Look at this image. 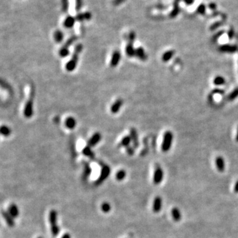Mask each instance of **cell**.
<instances>
[{"label": "cell", "instance_id": "ba28073f", "mask_svg": "<svg viewBox=\"0 0 238 238\" xmlns=\"http://www.w3.org/2000/svg\"><path fill=\"white\" fill-rule=\"evenodd\" d=\"M163 171L160 167L158 166L156 169L155 171H154V183L156 185H158V184L161 183V181H163Z\"/></svg>", "mask_w": 238, "mask_h": 238}, {"label": "cell", "instance_id": "836d02e7", "mask_svg": "<svg viewBox=\"0 0 238 238\" xmlns=\"http://www.w3.org/2000/svg\"><path fill=\"white\" fill-rule=\"evenodd\" d=\"M91 173V168L89 165H85V171H84V176L87 177L89 175V173Z\"/></svg>", "mask_w": 238, "mask_h": 238}, {"label": "cell", "instance_id": "9c48e42d", "mask_svg": "<svg viewBox=\"0 0 238 238\" xmlns=\"http://www.w3.org/2000/svg\"><path fill=\"white\" fill-rule=\"evenodd\" d=\"M101 140V134L99 132H95L93 134V136L91 137L89 140L87 142V146L90 148L94 147L99 144V142Z\"/></svg>", "mask_w": 238, "mask_h": 238}, {"label": "cell", "instance_id": "e575fe53", "mask_svg": "<svg viewBox=\"0 0 238 238\" xmlns=\"http://www.w3.org/2000/svg\"><path fill=\"white\" fill-rule=\"evenodd\" d=\"M234 192L238 193V180L235 182V185H234Z\"/></svg>", "mask_w": 238, "mask_h": 238}, {"label": "cell", "instance_id": "d6a6232c", "mask_svg": "<svg viewBox=\"0 0 238 238\" xmlns=\"http://www.w3.org/2000/svg\"><path fill=\"white\" fill-rule=\"evenodd\" d=\"M126 151L127 153H128V155L130 156H133L134 154V147H131V146H128L126 148Z\"/></svg>", "mask_w": 238, "mask_h": 238}, {"label": "cell", "instance_id": "30bf717a", "mask_svg": "<svg viewBox=\"0 0 238 238\" xmlns=\"http://www.w3.org/2000/svg\"><path fill=\"white\" fill-rule=\"evenodd\" d=\"M130 136L131 138V141L133 144L134 148H138L139 146V141H138V135L136 130L134 128H132L130 131Z\"/></svg>", "mask_w": 238, "mask_h": 238}, {"label": "cell", "instance_id": "44dd1931", "mask_svg": "<svg viewBox=\"0 0 238 238\" xmlns=\"http://www.w3.org/2000/svg\"><path fill=\"white\" fill-rule=\"evenodd\" d=\"M49 221H50L51 226L56 225V221H57V212L54 210L50 211L49 214Z\"/></svg>", "mask_w": 238, "mask_h": 238}, {"label": "cell", "instance_id": "1f68e13d", "mask_svg": "<svg viewBox=\"0 0 238 238\" xmlns=\"http://www.w3.org/2000/svg\"><path fill=\"white\" fill-rule=\"evenodd\" d=\"M51 232H52V234L54 236H56L60 233V228H59L57 225L51 226Z\"/></svg>", "mask_w": 238, "mask_h": 238}, {"label": "cell", "instance_id": "74e56055", "mask_svg": "<svg viewBox=\"0 0 238 238\" xmlns=\"http://www.w3.org/2000/svg\"><path fill=\"white\" fill-rule=\"evenodd\" d=\"M236 141L238 142V129H237V134H236Z\"/></svg>", "mask_w": 238, "mask_h": 238}, {"label": "cell", "instance_id": "4fadbf2b", "mask_svg": "<svg viewBox=\"0 0 238 238\" xmlns=\"http://www.w3.org/2000/svg\"><path fill=\"white\" fill-rule=\"evenodd\" d=\"M162 208V199L160 197H157L155 198L153 202V211L155 213H158Z\"/></svg>", "mask_w": 238, "mask_h": 238}, {"label": "cell", "instance_id": "484cf974", "mask_svg": "<svg viewBox=\"0 0 238 238\" xmlns=\"http://www.w3.org/2000/svg\"><path fill=\"white\" fill-rule=\"evenodd\" d=\"M11 129L8 126H5V125L0 126V134L3 135V136H8L11 134Z\"/></svg>", "mask_w": 238, "mask_h": 238}, {"label": "cell", "instance_id": "cb8c5ba5", "mask_svg": "<svg viewBox=\"0 0 238 238\" xmlns=\"http://www.w3.org/2000/svg\"><path fill=\"white\" fill-rule=\"evenodd\" d=\"M82 153L84 156L89 157V158L93 159L95 158L94 153H93V151L91 150V148H90L89 146H85L83 149L82 150Z\"/></svg>", "mask_w": 238, "mask_h": 238}, {"label": "cell", "instance_id": "8992f818", "mask_svg": "<svg viewBox=\"0 0 238 238\" xmlns=\"http://www.w3.org/2000/svg\"><path fill=\"white\" fill-rule=\"evenodd\" d=\"M110 173V169L108 165H103L101 169V175L99 176V177L98 178V179L97 180L96 182H95V185H99L100 184H101L103 181L106 179L109 176Z\"/></svg>", "mask_w": 238, "mask_h": 238}, {"label": "cell", "instance_id": "9a60e30c", "mask_svg": "<svg viewBox=\"0 0 238 238\" xmlns=\"http://www.w3.org/2000/svg\"><path fill=\"white\" fill-rule=\"evenodd\" d=\"M135 56L142 61H146L147 58H148V56H147L145 50H144V49L142 47H138V48L136 49Z\"/></svg>", "mask_w": 238, "mask_h": 238}, {"label": "cell", "instance_id": "3957f363", "mask_svg": "<svg viewBox=\"0 0 238 238\" xmlns=\"http://www.w3.org/2000/svg\"><path fill=\"white\" fill-rule=\"evenodd\" d=\"M173 136L172 132L167 131L163 135L162 144H161V149L164 152L168 151L170 149L172 145Z\"/></svg>", "mask_w": 238, "mask_h": 238}, {"label": "cell", "instance_id": "7402d4cb", "mask_svg": "<svg viewBox=\"0 0 238 238\" xmlns=\"http://www.w3.org/2000/svg\"><path fill=\"white\" fill-rule=\"evenodd\" d=\"M131 138L130 136H125L121 140V141L119 143V147H125V148H127V147L130 146V144L131 142Z\"/></svg>", "mask_w": 238, "mask_h": 238}, {"label": "cell", "instance_id": "5bb4252c", "mask_svg": "<svg viewBox=\"0 0 238 238\" xmlns=\"http://www.w3.org/2000/svg\"><path fill=\"white\" fill-rule=\"evenodd\" d=\"M220 52H228V53H234L237 50V46L235 45H225L223 46H220L219 48Z\"/></svg>", "mask_w": 238, "mask_h": 238}, {"label": "cell", "instance_id": "6da1fadb", "mask_svg": "<svg viewBox=\"0 0 238 238\" xmlns=\"http://www.w3.org/2000/svg\"><path fill=\"white\" fill-rule=\"evenodd\" d=\"M83 45L82 44H79L75 47L74 50H73V55L70 60L68 61L66 65V70L68 72H73L75 70L76 66L77 65L78 60H79V56L81 52L83 50Z\"/></svg>", "mask_w": 238, "mask_h": 238}, {"label": "cell", "instance_id": "f546056e", "mask_svg": "<svg viewBox=\"0 0 238 238\" xmlns=\"http://www.w3.org/2000/svg\"><path fill=\"white\" fill-rule=\"evenodd\" d=\"M237 97H238V88H236V89H235L231 93H230L229 96L228 97V99L229 101H232L235 99V98H237Z\"/></svg>", "mask_w": 238, "mask_h": 238}, {"label": "cell", "instance_id": "7a4b0ae2", "mask_svg": "<svg viewBox=\"0 0 238 238\" xmlns=\"http://www.w3.org/2000/svg\"><path fill=\"white\" fill-rule=\"evenodd\" d=\"M34 97H35V89L34 88L31 89L30 97L27 101L24 108V116L27 119H30L33 115V106H34Z\"/></svg>", "mask_w": 238, "mask_h": 238}, {"label": "cell", "instance_id": "d590c367", "mask_svg": "<svg viewBox=\"0 0 238 238\" xmlns=\"http://www.w3.org/2000/svg\"><path fill=\"white\" fill-rule=\"evenodd\" d=\"M185 3L187 5H191L194 2V0H184Z\"/></svg>", "mask_w": 238, "mask_h": 238}, {"label": "cell", "instance_id": "ffe728a7", "mask_svg": "<svg viewBox=\"0 0 238 238\" xmlns=\"http://www.w3.org/2000/svg\"><path fill=\"white\" fill-rule=\"evenodd\" d=\"M171 216H172L173 219L175 222H179L181 220V217H182L181 211L179 210V208L176 207L172 208V210H171Z\"/></svg>", "mask_w": 238, "mask_h": 238}, {"label": "cell", "instance_id": "83f0119b", "mask_svg": "<svg viewBox=\"0 0 238 238\" xmlns=\"http://www.w3.org/2000/svg\"><path fill=\"white\" fill-rule=\"evenodd\" d=\"M126 171L124 170H120L116 174V178L118 181H122L126 177Z\"/></svg>", "mask_w": 238, "mask_h": 238}, {"label": "cell", "instance_id": "2e32d148", "mask_svg": "<svg viewBox=\"0 0 238 238\" xmlns=\"http://www.w3.org/2000/svg\"><path fill=\"white\" fill-rule=\"evenodd\" d=\"M2 216L4 218V219L6 220L7 225L10 227H13L15 225V222L13 220V218L11 216V214H9L8 212H6V211L3 210L2 211Z\"/></svg>", "mask_w": 238, "mask_h": 238}, {"label": "cell", "instance_id": "e0dca14e", "mask_svg": "<svg viewBox=\"0 0 238 238\" xmlns=\"http://www.w3.org/2000/svg\"><path fill=\"white\" fill-rule=\"evenodd\" d=\"M76 124H77V122L76 120L73 117H68L66 119L65 121V125L66 128L69 130H73L75 128Z\"/></svg>", "mask_w": 238, "mask_h": 238}, {"label": "cell", "instance_id": "5b68a950", "mask_svg": "<svg viewBox=\"0 0 238 238\" xmlns=\"http://www.w3.org/2000/svg\"><path fill=\"white\" fill-rule=\"evenodd\" d=\"M75 40V37L74 36H72L70 38L68 39L67 42L64 44L62 48H60V51H59V54L62 58L67 57V56L70 54V50L69 48L70 47V46L72 45V43Z\"/></svg>", "mask_w": 238, "mask_h": 238}, {"label": "cell", "instance_id": "ac0fdd59", "mask_svg": "<svg viewBox=\"0 0 238 238\" xmlns=\"http://www.w3.org/2000/svg\"><path fill=\"white\" fill-rule=\"evenodd\" d=\"M75 23V18L73 17L72 16H68V17L65 19L64 21L63 24L64 27L66 29H71L72 28L73 25Z\"/></svg>", "mask_w": 238, "mask_h": 238}, {"label": "cell", "instance_id": "f1b7e54d", "mask_svg": "<svg viewBox=\"0 0 238 238\" xmlns=\"http://www.w3.org/2000/svg\"><path fill=\"white\" fill-rule=\"evenodd\" d=\"M206 10H207V7H206V6L204 3H200L197 9V13L200 15L204 14L206 13Z\"/></svg>", "mask_w": 238, "mask_h": 238}, {"label": "cell", "instance_id": "d4e9b609", "mask_svg": "<svg viewBox=\"0 0 238 238\" xmlns=\"http://www.w3.org/2000/svg\"><path fill=\"white\" fill-rule=\"evenodd\" d=\"M174 55V51L173 50H168L166 51L165 53H163V54L162 55V59L163 62H168L171 59V58L173 57V56Z\"/></svg>", "mask_w": 238, "mask_h": 238}, {"label": "cell", "instance_id": "277c9868", "mask_svg": "<svg viewBox=\"0 0 238 238\" xmlns=\"http://www.w3.org/2000/svg\"><path fill=\"white\" fill-rule=\"evenodd\" d=\"M135 33L134 32H131L129 34L128 36V43L126 45V55L130 58L134 57L135 56V52H136V49L134 48V42L135 40Z\"/></svg>", "mask_w": 238, "mask_h": 238}, {"label": "cell", "instance_id": "d6986e66", "mask_svg": "<svg viewBox=\"0 0 238 238\" xmlns=\"http://www.w3.org/2000/svg\"><path fill=\"white\" fill-rule=\"evenodd\" d=\"M8 212L13 218H17L19 215V210L17 206L15 204H11L8 208Z\"/></svg>", "mask_w": 238, "mask_h": 238}, {"label": "cell", "instance_id": "8fae6325", "mask_svg": "<svg viewBox=\"0 0 238 238\" xmlns=\"http://www.w3.org/2000/svg\"><path fill=\"white\" fill-rule=\"evenodd\" d=\"M123 105V100L122 99H118L114 102V103L110 107V112L112 114H117L121 109Z\"/></svg>", "mask_w": 238, "mask_h": 238}, {"label": "cell", "instance_id": "603a6c76", "mask_svg": "<svg viewBox=\"0 0 238 238\" xmlns=\"http://www.w3.org/2000/svg\"><path fill=\"white\" fill-rule=\"evenodd\" d=\"M64 36V35L63 32L60 30L56 31L54 34V38L57 43H60L63 40Z\"/></svg>", "mask_w": 238, "mask_h": 238}, {"label": "cell", "instance_id": "52a82bcc", "mask_svg": "<svg viewBox=\"0 0 238 238\" xmlns=\"http://www.w3.org/2000/svg\"><path fill=\"white\" fill-rule=\"evenodd\" d=\"M121 59V54L119 50H114L112 53L111 59H110V66L112 68H115L119 65Z\"/></svg>", "mask_w": 238, "mask_h": 238}, {"label": "cell", "instance_id": "f35d334b", "mask_svg": "<svg viewBox=\"0 0 238 238\" xmlns=\"http://www.w3.org/2000/svg\"><path fill=\"white\" fill-rule=\"evenodd\" d=\"M38 238H42V237H38Z\"/></svg>", "mask_w": 238, "mask_h": 238}, {"label": "cell", "instance_id": "8d00e7d4", "mask_svg": "<svg viewBox=\"0 0 238 238\" xmlns=\"http://www.w3.org/2000/svg\"><path fill=\"white\" fill-rule=\"evenodd\" d=\"M62 238H71V236H70V234H64L63 235Z\"/></svg>", "mask_w": 238, "mask_h": 238}, {"label": "cell", "instance_id": "4316f807", "mask_svg": "<svg viewBox=\"0 0 238 238\" xmlns=\"http://www.w3.org/2000/svg\"><path fill=\"white\" fill-rule=\"evenodd\" d=\"M214 83L216 85H222L225 83V79L222 76H217L214 80Z\"/></svg>", "mask_w": 238, "mask_h": 238}, {"label": "cell", "instance_id": "7c38bea8", "mask_svg": "<svg viewBox=\"0 0 238 238\" xmlns=\"http://www.w3.org/2000/svg\"><path fill=\"white\" fill-rule=\"evenodd\" d=\"M215 165L218 171L223 172L225 169V161L224 158L221 156H218L215 159Z\"/></svg>", "mask_w": 238, "mask_h": 238}, {"label": "cell", "instance_id": "4dcf8cb0", "mask_svg": "<svg viewBox=\"0 0 238 238\" xmlns=\"http://www.w3.org/2000/svg\"><path fill=\"white\" fill-rule=\"evenodd\" d=\"M101 210L105 213H108L110 210V205L108 202H104L101 206Z\"/></svg>", "mask_w": 238, "mask_h": 238}]
</instances>
